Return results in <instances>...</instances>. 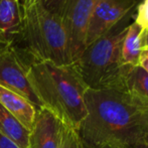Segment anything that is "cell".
<instances>
[{
    "instance_id": "cell-1",
    "label": "cell",
    "mask_w": 148,
    "mask_h": 148,
    "mask_svg": "<svg viewBox=\"0 0 148 148\" xmlns=\"http://www.w3.org/2000/svg\"><path fill=\"white\" fill-rule=\"evenodd\" d=\"M85 103L87 116L78 130L85 145L123 147L143 140L148 134L140 109L125 93L87 89Z\"/></svg>"
},
{
    "instance_id": "cell-2",
    "label": "cell",
    "mask_w": 148,
    "mask_h": 148,
    "mask_svg": "<svg viewBox=\"0 0 148 148\" xmlns=\"http://www.w3.org/2000/svg\"><path fill=\"white\" fill-rule=\"evenodd\" d=\"M27 78L41 104L68 127L79 130L87 116V86L72 64L29 60Z\"/></svg>"
},
{
    "instance_id": "cell-3",
    "label": "cell",
    "mask_w": 148,
    "mask_h": 148,
    "mask_svg": "<svg viewBox=\"0 0 148 148\" xmlns=\"http://www.w3.org/2000/svg\"><path fill=\"white\" fill-rule=\"evenodd\" d=\"M134 10V9H133ZM133 10L115 26L87 45L72 64L88 89L124 92V82L132 66L123 64L122 41L127 32Z\"/></svg>"
},
{
    "instance_id": "cell-4",
    "label": "cell",
    "mask_w": 148,
    "mask_h": 148,
    "mask_svg": "<svg viewBox=\"0 0 148 148\" xmlns=\"http://www.w3.org/2000/svg\"><path fill=\"white\" fill-rule=\"evenodd\" d=\"M21 11V26L17 38L19 37L23 47L19 49L34 62L71 64L62 17L45 9L38 0H24Z\"/></svg>"
},
{
    "instance_id": "cell-5",
    "label": "cell",
    "mask_w": 148,
    "mask_h": 148,
    "mask_svg": "<svg viewBox=\"0 0 148 148\" xmlns=\"http://www.w3.org/2000/svg\"><path fill=\"white\" fill-rule=\"evenodd\" d=\"M29 60L21 49L12 45L0 57V86L22 96L39 110L41 104L27 78Z\"/></svg>"
},
{
    "instance_id": "cell-6",
    "label": "cell",
    "mask_w": 148,
    "mask_h": 148,
    "mask_svg": "<svg viewBox=\"0 0 148 148\" xmlns=\"http://www.w3.org/2000/svg\"><path fill=\"white\" fill-rule=\"evenodd\" d=\"M95 0H66L62 12V22L66 35L71 64L86 49V36L90 16Z\"/></svg>"
},
{
    "instance_id": "cell-7",
    "label": "cell",
    "mask_w": 148,
    "mask_h": 148,
    "mask_svg": "<svg viewBox=\"0 0 148 148\" xmlns=\"http://www.w3.org/2000/svg\"><path fill=\"white\" fill-rule=\"evenodd\" d=\"M137 6V0H95L90 16L86 47L106 33Z\"/></svg>"
},
{
    "instance_id": "cell-8",
    "label": "cell",
    "mask_w": 148,
    "mask_h": 148,
    "mask_svg": "<svg viewBox=\"0 0 148 148\" xmlns=\"http://www.w3.org/2000/svg\"><path fill=\"white\" fill-rule=\"evenodd\" d=\"M64 124L45 108L37 111L29 131L28 148H60Z\"/></svg>"
},
{
    "instance_id": "cell-9",
    "label": "cell",
    "mask_w": 148,
    "mask_h": 148,
    "mask_svg": "<svg viewBox=\"0 0 148 148\" xmlns=\"http://www.w3.org/2000/svg\"><path fill=\"white\" fill-rule=\"evenodd\" d=\"M0 104L30 131L38 111L32 103L22 96L0 86Z\"/></svg>"
},
{
    "instance_id": "cell-10",
    "label": "cell",
    "mask_w": 148,
    "mask_h": 148,
    "mask_svg": "<svg viewBox=\"0 0 148 148\" xmlns=\"http://www.w3.org/2000/svg\"><path fill=\"white\" fill-rule=\"evenodd\" d=\"M22 20L18 0H0V38L13 45L19 34Z\"/></svg>"
},
{
    "instance_id": "cell-11",
    "label": "cell",
    "mask_w": 148,
    "mask_h": 148,
    "mask_svg": "<svg viewBox=\"0 0 148 148\" xmlns=\"http://www.w3.org/2000/svg\"><path fill=\"white\" fill-rule=\"evenodd\" d=\"M135 106L148 107V73L142 66H132L127 73L124 92Z\"/></svg>"
},
{
    "instance_id": "cell-12",
    "label": "cell",
    "mask_w": 148,
    "mask_h": 148,
    "mask_svg": "<svg viewBox=\"0 0 148 148\" xmlns=\"http://www.w3.org/2000/svg\"><path fill=\"white\" fill-rule=\"evenodd\" d=\"M143 29L137 22L129 24L127 32L122 41L121 58L123 64L131 66H139L141 53L144 49V34Z\"/></svg>"
},
{
    "instance_id": "cell-13",
    "label": "cell",
    "mask_w": 148,
    "mask_h": 148,
    "mask_svg": "<svg viewBox=\"0 0 148 148\" xmlns=\"http://www.w3.org/2000/svg\"><path fill=\"white\" fill-rule=\"evenodd\" d=\"M0 134L21 148L29 146V131L0 104Z\"/></svg>"
},
{
    "instance_id": "cell-14",
    "label": "cell",
    "mask_w": 148,
    "mask_h": 148,
    "mask_svg": "<svg viewBox=\"0 0 148 148\" xmlns=\"http://www.w3.org/2000/svg\"><path fill=\"white\" fill-rule=\"evenodd\" d=\"M60 148H85L78 130L64 125Z\"/></svg>"
},
{
    "instance_id": "cell-15",
    "label": "cell",
    "mask_w": 148,
    "mask_h": 148,
    "mask_svg": "<svg viewBox=\"0 0 148 148\" xmlns=\"http://www.w3.org/2000/svg\"><path fill=\"white\" fill-rule=\"evenodd\" d=\"M135 22L139 24L143 29H148V0H143L137 8V15L135 17Z\"/></svg>"
},
{
    "instance_id": "cell-16",
    "label": "cell",
    "mask_w": 148,
    "mask_h": 148,
    "mask_svg": "<svg viewBox=\"0 0 148 148\" xmlns=\"http://www.w3.org/2000/svg\"><path fill=\"white\" fill-rule=\"evenodd\" d=\"M42 6L51 11V13L57 14L59 16H62V12L64 9V5L66 0H38Z\"/></svg>"
},
{
    "instance_id": "cell-17",
    "label": "cell",
    "mask_w": 148,
    "mask_h": 148,
    "mask_svg": "<svg viewBox=\"0 0 148 148\" xmlns=\"http://www.w3.org/2000/svg\"><path fill=\"white\" fill-rule=\"evenodd\" d=\"M0 148H21L15 142L0 134Z\"/></svg>"
},
{
    "instance_id": "cell-18",
    "label": "cell",
    "mask_w": 148,
    "mask_h": 148,
    "mask_svg": "<svg viewBox=\"0 0 148 148\" xmlns=\"http://www.w3.org/2000/svg\"><path fill=\"white\" fill-rule=\"evenodd\" d=\"M139 66H142V68L148 73V49H143L142 53H141Z\"/></svg>"
},
{
    "instance_id": "cell-19",
    "label": "cell",
    "mask_w": 148,
    "mask_h": 148,
    "mask_svg": "<svg viewBox=\"0 0 148 148\" xmlns=\"http://www.w3.org/2000/svg\"><path fill=\"white\" fill-rule=\"evenodd\" d=\"M121 148H148V142L145 139H143V140H139L136 142L130 143L128 145H125Z\"/></svg>"
},
{
    "instance_id": "cell-20",
    "label": "cell",
    "mask_w": 148,
    "mask_h": 148,
    "mask_svg": "<svg viewBox=\"0 0 148 148\" xmlns=\"http://www.w3.org/2000/svg\"><path fill=\"white\" fill-rule=\"evenodd\" d=\"M11 45H12L10 42H7V41H5V40H3V39L0 38V57H1V56L3 55V53H5V51H7L10 47H11Z\"/></svg>"
},
{
    "instance_id": "cell-21",
    "label": "cell",
    "mask_w": 148,
    "mask_h": 148,
    "mask_svg": "<svg viewBox=\"0 0 148 148\" xmlns=\"http://www.w3.org/2000/svg\"><path fill=\"white\" fill-rule=\"evenodd\" d=\"M140 115H141V119H142L143 123H144L145 126L148 128V107L141 108Z\"/></svg>"
},
{
    "instance_id": "cell-22",
    "label": "cell",
    "mask_w": 148,
    "mask_h": 148,
    "mask_svg": "<svg viewBox=\"0 0 148 148\" xmlns=\"http://www.w3.org/2000/svg\"><path fill=\"white\" fill-rule=\"evenodd\" d=\"M85 148H121L119 146H115V145H109V144H105V145H85Z\"/></svg>"
},
{
    "instance_id": "cell-23",
    "label": "cell",
    "mask_w": 148,
    "mask_h": 148,
    "mask_svg": "<svg viewBox=\"0 0 148 148\" xmlns=\"http://www.w3.org/2000/svg\"><path fill=\"white\" fill-rule=\"evenodd\" d=\"M144 49H148V29L144 34Z\"/></svg>"
},
{
    "instance_id": "cell-24",
    "label": "cell",
    "mask_w": 148,
    "mask_h": 148,
    "mask_svg": "<svg viewBox=\"0 0 148 148\" xmlns=\"http://www.w3.org/2000/svg\"><path fill=\"white\" fill-rule=\"evenodd\" d=\"M145 140H146V141H147V142H148V134L146 135V137H145Z\"/></svg>"
},
{
    "instance_id": "cell-25",
    "label": "cell",
    "mask_w": 148,
    "mask_h": 148,
    "mask_svg": "<svg viewBox=\"0 0 148 148\" xmlns=\"http://www.w3.org/2000/svg\"><path fill=\"white\" fill-rule=\"evenodd\" d=\"M18 1H19V0H18Z\"/></svg>"
}]
</instances>
